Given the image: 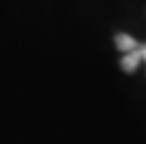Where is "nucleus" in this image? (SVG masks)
<instances>
[{
	"label": "nucleus",
	"instance_id": "1",
	"mask_svg": "<svg viewBox=\"0 0 146 144\" xmlns=\"http://www.w3.org/2000/svg\"><path fill=\"white\" fill-rule=\"evenodd\" d=\"M116 46H119L121 53H128V50H132V48L137 46V41H135L130 34H116Z\"/></svg>",
	"mask_w": 146,
	"mask_h": 144
},
{
	"label": "nucleus",
	"instance_id": "2",
	"mask_svg": "<svg viewBox=\"0 0 146 144\" xmlns=\"http://www.w3.org/2000/svg\"><path fill=\"white\" fill-rule=\"evenodd\" d=\"M135 50H137V53H139V57H141V59L146 62V43H139V41H137V46H135Z\"/></svg>",
	"mask_w": 146,
	"mask_h": 144
}]
</instances>
